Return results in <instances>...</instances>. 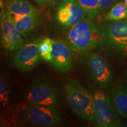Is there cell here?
I'll list each match as a JSON object with an SVG mask.
<instances>
[{
	"label": "cell",
	"instance_id": "23",
	"mask_svg": "<svg viewBox=\"0 0 127 127\" xmlns=\"http://www.w3.org/2000/svg\"><path fill=\"white\" fill-rule=\"evenodd\" d=\"M123 127H127V124H125L124 125Z\"/></svg>",
	"mask_w": 127,
	"mask_h": 127
},
{
	"label": "cell",
	"instance_id": "9",
	"mask_svg": "<svg viewBox=\"0 0 127 127\" xmlns=\"http://www.w3.org/2000/svg\"><path fill=\"white\" fill-rule=\"evenodd\" d=\"M106 38L124 56H127V19L109 22L104 30Z\"/></svg>",
	"mask_w": 127,
	"mask_h": 127
},
{
	"label": "cell",
	"instance_id": "1",
	"mask_svg": "<svg viewBox=\"0 0 127 127\" xmlns=\"http://www.w3.org/2000/svg\"><path fill=\"white\" fill-rule=\"evenodd\" d=\"M104 35V30L100 29L90 19L85 18L69 28L65 42L72 52H88L106 38Z\"/></svg>",
	"mask_w": 127,
	"mask_h": 127
},
{
	"label": "cell",
	"instance_id": "21",
	"mask_svg": "<svg viewBox=\"0 0 127 127\" xmlns=\"http://www.w3.org/2000/svg\"><path fill=\"white\" fill-rule=\"evenodd\" d=\"M124 2L125 5H126L127 7V0H124Z\"/></svg>",
	"mask_w": 127,
	"mask_h": 127
},
{
	"label": "cell",
	"instance_id": "3",
	"mask_svg": "<svg viewBox=\"0 0 127 127\" xmlns=\"http://www.w3.org/2000/svg\"><path fill=\"white\" fill-rule=\"evenodd\" d=\"M20 116L25 123L38 126L54 127L63 121L60 111L55 107L30 103L24 108Z\"/></svg>",
	"mask_w": 127,
	"mask_h": 127
},
{
	"label": "cell",
	"instance_id": "18",
	"mask_svg": "<svg viewBox=\"0 0 127 127\" xmlns=\"http://www.w3.org/2000/svg\"><path fill=\"white\" fill-rule=\"evenodd\" d=\"M8 93V82L3 77L0 78V98L1 102H7Z\"/></svg>",
	"mask_w": 127,
	"mask_h": 127
},
{
	"label": "cell",
	"instance_id": "16",
	"mask_svg": "<svg viewBox=\"0 0 127 127\" xmlns=\"http://www.w3.org/2000/svg\"><path fill=\"white\" fill-rule=\"evenodd\" d=\"M77 1L88 18L94 20L99 15L98 11L99 0H77Z\"/></svg>",
	"mask_w": 127,
	"mask_h": 127
},
{
	"label": "cell",
	"instance_id": "4",
	"mask_svg": "<svg viewBox=\"0 0 127 127\" xmlns=\"http://www.w3.org/2000/svg\"><path fill=\"white\" fill-rule=\"evenodd\" d=\"M93 95L94 110L96 126L123 127L108 96L99 91L95 92Z\"/></svg>",
	"mask_w": 127,
	"mask_h": 127
},
{
	"label": "cell",
	"instance_id": "6",
	"mask_svg": "<svg viewBox=\"0 0 127 127\" xmlns=\"http://www.w3.org/2000/svg\"><path fill=\"white\" fill-rule=\"evenodd\" d=\"M41 39H36L32 42L24 44L16 51L12 57V64L17 69L28 71L38 65L42 58L39 51Z\"/></svg>",
	"mask_w": 127,
	"mask_h": 127
},
{
	"label": "cell",
	"instance_id": "12",
	"mask_svg": "<svg viewBox=\"0 0 127 127\" xmlns=\"http://www.w3.org/2000/svg\"><path fill=\"white\" fill-rule=\"evenodd\" d=\"M109 98L117 114L127 118V89L123 84H116L111 88Z\"/></svg>",
	"mask_w": 127,
	"mask_h": 127
},
{
	"label": "cell",
	"instance_id": "8",
	"mask_svg": "<svg viewBox=\"0 0 127 127\" xmlns=\"http://www.w3.org/2000/svg\"><path fill=\"white\" fill-rule=\"evenodd\" d=\"M85 17V12L77 0H63L57 9V21L64 29L72 27Z\"/></svg>",
	"mask_w": 127,
	"mask_h": 127
},
{
	"label": "cell",
	"instance_id": "7",
	"mask_svg": "<svg viewBox=\"0 0 127 127\" xmlns=\"http://www.w3.org/2000/svg\"><path fill=\"white\" fill-rule=\"evenodd\" d=\"M22 35L4 8L1 11V44L7 51H17L24 44Z\"/></svg>",
	"mask_w": 127,
	"mask_h": 127
},
{
	"label": "cell",
	"instance_id": "2",
	"mask_svg": "<svg viewBox=\"0 0 127 127\" xmlns=\"http://www.w3.org/2000/svg\"><path fill=\"white\" fill-rule=\"evenodd\" d=\"M66 101L72 112L91 123H95L94 95L84 86L74 80H68L63 87Z\"/></svg>",
	"mask_w": 127,
	"mask_h": 127
},
{
	"label": "cell",
	"instance_id": "15",
	"mask_svg": "<svg viewBox=\"0 0 127 127\" xmlns=\"http://www.w3.org/2000/svg\"><path fill=\"white\" fill-rule=\"evenodd\" d=\"M104 19L109 21L127 19V7L124 2H119L114 5L104 16Z\"/></svg>",
	"mask_w": 127,
	"mask_h": 127
},
{
	"label": "cell",
	"instance_id": "5",
	"mask_svg": "<svg viewBox=\"0 0 127 127\" xmlns=\"http://www.w3.org/2000/svg\"><path fill=\"white\" fill-rule=\"evenodd\" d=\"M27 99L32 104L55 107L60 102V95L54 83L48 80H40L30 87Z\"/></svg>",
	"mask_w": 127,
	"mask_h": 127
},
{
	"label": "cell",
	"instance_id": "10",
	"mask_svg": "<svg viewBox=\"0 0 127 127\" xmlns=\"http://www.w3.org/2000/svg\"><path fill=\"white\" fill-rule=\"evenodd\" d=\"M88 65L92 78L102 88H105L112 79V73L107 62L98 54L93 52L88 57Z\"/></svg>",
	"mask_w": 127,
	"mask_h": 127
},
{
	"label": "cell",
	"instance_id": "11",
	"mask_svg": "<svg viewBox=\"0 0 127 127\" xmlns=\"http://www.w3.org/2000/svg\"><path fill=\"white\" fill-rule=\"evenodd\" d=\"M71 52L65 41L54 40L50 63L62 74L68 72L72 65Z\"/></svg>",
	"mask_w": 127,
	"mask_h": 127
},
{
	"label": "cell",
	"instance_id": "20",
	"mask_svg": "<svg viewBox=\"0 0 127 127\" xmlns=\"http://www.w3.org/2000/svg\"><path fill=\"white\" fill-rule=\"evenodd\" d=\"M33 1H34L39 5L45 6L53 2L55 0H33Z\"/></svg>",
	"mask_w": 127,
	"mask_h": 127
},
{
	"label": "cell",
	"instance_id": "19",
	"mask_svg": "<svg viewBox=\"0 0 127 127\" xmlns=\"http://www.w3.org/2000/svg\"><path fill=\"white\" fill-rule=\"evenodd\" d=\"M118 0H99L98 11L99 14H102L107 10L109 8L115 4Z\"/></svg>",
	"mask_w": 127,
	"mask_h": 127
},
{
	"label": "cell",
	"instance_id": "22",
	"mask_svg": "<svg viewBox=\"0 0 127 127\" xmlns=\"http://www.w3.org/2000/svg\"><path fill=\"white\" fill-rule=\"evenodd\" d=\"M125 78H126V81L127 82V70L126 71V72H125Z\"/></svg>",
	"mask_w": 127,
	"mask_h": 127
},
{
	"label": "cell",
	"instance_id": "14",
	"mask_svg": "<svg viewBox=\"0 0 127 127\" xmlns=\"http://www.w3.org/2000/svg\"><path fill=\"white\" fill-rule=\"evenodd\" d=\"M9 15L24 16L38 13V9L27 0H9L6 6Z\"/></svg>",
	"mask_w": 127,
	"mask_h": 127
},
{
	"label": "cell",
	"instance_id": "13",
	"mask_svg": "<svg viewBox=\"0 0 127 127\" xmlns=\"http://www.w3.org/2000/svg\"><path fill=\"white\" fill-rule=\"evenodd\" d=\"M7 14L15 24L16 28L25 38H26L28 35L34 30L37 24V13L24 16H16Z\"/></svg>",
	"mask_w": 127,
	"mask_h": 127
},
{
	"label": "cell",
	"instance_id": "17",
	"mask_svg": "<svg viewBox=\"0 0 127 127\" xmlns=\"http://www.w3.org/2000/svg\"><path fill=\"white\" fill-rule=\"evenodd\" d=\"M54 39L48 37H44L41 39L39 43V51L42 60L50 63L51 58V53L53 47Z\"/></svg>",
	"mask_w": 127,
	"mask_h": 127
}]
</instances>
